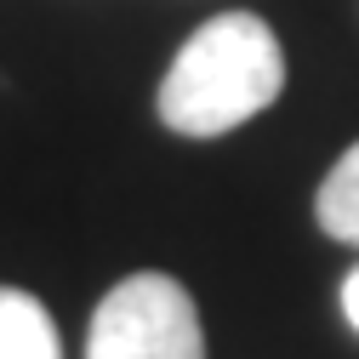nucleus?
<instances>
[{
  "instance_id": "obj_1",
  "label": "nucleus",
  "mask_w": 359,
  "mask_h": 359,
  "mask_svg": "<svg viewBox=\"0 0 359 359\" xmlns=\"http://www.w3.org/2000/svg\"><path fill=\"white\" fill-rule=\"evenodd\" d=\"M285 92V46L257 12H217L177 46L154 114L177 137H222Z\"/></svg>"
},
{
  "instance_id": "obj_2",
  "label": "nucleus",
  "mask_w": 359,
  "mask_h": 359,
  "mask_svg": "<svg viewBox=\"0 0 359 359\" xmlns=\"http://www.w3.org/2000/svg\"><path fill=\"white\" fill-rule=\"evenodd\" d=\"M86 359H205V325L183 280L126 274L86 331Z\"/></svg>"
},
{
  "instance_id": "obj_3",
  "label": "nucleus",
  "mask_w": 359,
  "mask_h": 359,
  "mask_svg": "<svg viewBox=\"0 0 359 359\" xmlns=\"http://www.w3.org/2000/svg\"><path fill=\"white\" fill-rule=\"evenodd\" d=\"M0 359H63L46 302L23 285H0Z\"/></svg>"
},
{
  "instance_id": "obj_4",
  "label": "nucleus",
  "mask_w": 359,
  "mask_h": 359,
  "mask_svg": "<svg viewBox=\"0 0 359 359\" xmlns=\"http://www.w3.org/2000/svg\"><path fill=\"white\" fill-rule=\"evenodd\" d=\"M313 222L342 240V245H359V143L325 171L320 194H313Z\"/></svg>"
},
{
  "instance_id": "obj_5",
  "label": "nucleus",
  "mask_w": 359,
  "mask_h": 359,
  "mask_svg": "<svg viewBox=\"0 0 359 359\" xmlns=\"http://www.w3.org/2000/svg\"><path fill=\"white\" fill-rule=\"evenodd\" d=\"M342 320L359 331V268H348V280H342Z\"/></svg>"
}]
</instances>
